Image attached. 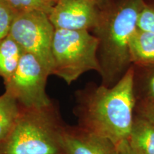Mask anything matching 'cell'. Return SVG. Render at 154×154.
Instances as JSON below:
<instances>
[{"instance_id": "1", "label": "cell", "mask_w": 154, "mask_h": 154, "mask_svg": "<svg viewBox=\"0 0 154 154\" xmlns=\"http://www.w3.org/2000/svg\"><path fill=\"white\" fill-rule=\"evenodd\" d=\"M133 65L112 86L90 84L75 94L78 126L116 146L128 139L134 118L136 97Z\"/></svg>"}, {"instance_id": "10", "label": "cell", "mask_w": 154, "mask_h": 154, "mask_svg": "<svg viewBox=\"0 0 154 154\" xmlns=\"http://www.w3.org/2000/svg\"><path fill=\"white\" fill-rule=\"evenodd\" d=\"M127 141L135 154H154V125L134 113Z\"/></svg>"}, {"instance_id": "3", "label": "cell", "mask_w": 154, "mask_h": 154, "mask_svg": "<svg viewBox=\"0 0 154 154\" xmlns=\"http://www.w3.org/2000/svg\"><path fill=\"white\" fill-rule=\"evenodd\" d=\"M64 126L54 102L39 108L20 107L14 127L0 143V154H64Z\"/></svg>"}, {"instance_id": "7", "label": "cell", "mask_w": 154, "mask_h": 154, "mask_svg": "<svg viewBox=\"0 0 154 154\" xmlns=\"http://www.w3.org/2000/svg\"><path fill=\"white\" fill-rule=\"evenodd\" d=\"M102 9L96 0H57L49 18L55 29L93 31Z\"/></svg>"}, {"instance_id": "19", "label": "cell", "mask_w": 154, "mask_h": 154, "mask_svg": "<svg viewBox=\"0 0 154 154\" xmlns=\"http://www.w3.org/2000/svg\"><path fill=\"white\" fill-rule=\"evenodd\" d=\"M96 1L99 3L101 8H103L106 5H107L110 2L111 0H96Z\"/></svg>"}, {"instance_id": "12", "label": "cell", "mask_w": 154, "mask_h": 154, "mask_svg": "<svg viewBox=\"0 0 154 154\" xmlns=\"http://www.w3.org/2000/svg\"><path fill=\"white\" fill-rule=\"evenodd\" d=\"M134 67V88L136 102L154 103V65Z\"/></svg>"}, {"instance_id": "14", "label": "cell", "mask_w": 154, "mask_h": 154, "mask_svg": "<svg viewBox=\"0 0 154 154\" xmlns=\"http://www.w3.org/2000/svg\"><path fill=\"white\" fill-rule=\"evenodd\" d=\"M18 12L38 10L49 15L57 0H4Z\"/></svg>"}, {"instance_id": "18", "label": "cell", "mask_w": 154, "mask_h": 154, "mask_svg": "<svg viewBox=\"0 0 154 154\" xmlns=\"http://www.w3.org/2000/svg\"><path fill=\"white\" fill-rule=\"evenodd\" d=\"M118 154H135L134 152L131 149L128 145L127 140L121 143L118 146Z\"/></svg>"}, {"instance_id": "8", "label": "cell", "mask_w": 154, "mask_h": 154, "mask_svg": "<svg viewBox=\"0 0 154 154\" xmlns=\"http://www.w3.org/2000/svg\"><path fill=\"white\" fill-rule=\"evenodd\" d=\"M64 154H118V146L80 126L65 124L61 134Z\"/></svg>"}, {"instance_id": "11", "label": "cell", "mask_w": 154, "mask_h": 154, "mask_svg": "<svg viewBox=\"0 0 154 154\" xmlns=\"http://www.w3.org/2000/svg\"><path fill=\"white\" fill-rule=\"evenodd\" d=\"M24 53L10 35L0 42V78L4 82L14 74Z\"/></svg>"}, {"instance_id": "4", "label": "cell", "mask_w": 154, "mask_h": 154, "mask_svg": "<svg viewBox=\"0 0 154 154\" xmlns=\"http://www.w3.org/2000/svg\"><path fill=\"white\" fill-rule=\"evenodd\" d=\"M99 41L89 31L55 29L52 42V75L70 85L84 73H100Z\"/></svg>"}, {"instance_id": "6", "label": "cell", "mask_w": 154, "mask_h": 154, "mask_svg": "<svg viewBox=\"0 0 154 154\" xmlns=\"http://www.w3.org/2000/svg\"><path fill=\"white\" fill-rule=\"evenodd\" d=\"M49 76L36 57L24 53L14 74L4 82L5 91L16 100L20 107L46 106L52 102L46 91Z\"/></svg>"}, {"instance_id": "2", "label": "cell", "mask_w": 154, "mask_h": 154, "mask_svg": "<svg viewBox=\"0 0 154 154\" xmlns=\"http://www.w3.org/2000/svg\"><path fill=\"white\" fill-rule=\"evenodd\" d=\"M144 0H111L102 9L94 34L99 41L98 59L102 84L112 86L131 66L128 42L137 29Z\"/></svg>"}, {"instance_id": "5", "label": "cell", "mask_w": 154, "mask_h": 154, "mask_svg": "<svg viewBox=\"0 0 154 154\" xmlns=\"http://www.w3.org/2000/svg\"><path fill=\"white\" fill-rule=\"evenodd\" d=\"M55 28L49 15L38 10L18 12L11 28L10 35L25 53L37 59L52 75V42Z\"/></svg>"}, {"instance_id": "17", "label": "cell", "mask_w": 154, "mask_h": 154, "mask_svg": "<svg viewBox=\"0 0 154 154\" xmlns=\"http://www.w3.org/2000/svg\"><path fill=\"white\" fill-rule=\"evenodd\" d=\"M134 113L154 125V103L136 102Z\"/></svg>"}, {"instance_id": "15", "label": "cell", "mask_w": 154, "mask_h": 154, "mask_svg": "<svg viewBox=\"0 0 154 154\" xmlns=\"http://www.w3.org/2000/svg\"><path fill=\"white\" fill-rule=\"evenodd\" d=\"M18 11L4 0H0V42L10 33Z\"/></svg>"}, {"instance_id": "9", "label": "cell", "mask_w": 154, "mask_h": 154, "mask_svg": "<svg viewBox=\"0 0 154 154\" xmlns=\"http://www.w3.org/2000/svg\"><path fill=\"white\" fill-rule=\"evenodd\" d=\"M128 51L132 65H154V34L136 29L128 42Z\"/></svg>"}, {"instance_id": "16", "label": "cell", "mask_w": 154, "mask_h": 154, "mask_svg": "<svg viewBox=\"0 0 154 154\" xmlns=\"http://www.w3.org/2000/svg\"><path fill=\"white\" fill-rule=\"evenodd\" d=\"M137 28L154 34V0H144L138 14Z\"/></svg>"}, {"instance_id": "13", "label": "cell", "mask_w": 154, "mask_h": 154, "mask_svg": "<svg viewBox=\"0 0 154 154\" xmlns=\"http://www.w3.org/2000/svg\"><path fill=\"white\" fill-rule=\"evenodd\" d=\"M20 111V106L7 92L0 95V143L14 127Z\"/></svg>"}]
</instances>
